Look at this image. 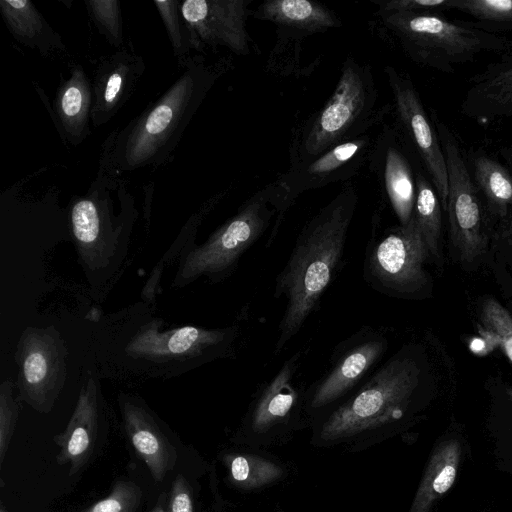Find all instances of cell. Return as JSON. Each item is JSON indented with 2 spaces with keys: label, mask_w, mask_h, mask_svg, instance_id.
<instances>
[{
  "label": "cell",
  "mask_w": 512,
  "mask_h": 512,
  "mask_svg": "<svg viewBox=\"0 0 512 512\" xmlns=\"http://www.w3.org/2000/svg\"><path fill=\"white\" fill-rule=\"evenodd\" d=\"M137 304L103 320L101 357L121 371L170 379L221 359L234 358L241 336L239 320L219 328L171 326Z\"/></svg>",
  "instance_id": "obj_1"
},
{
  "label": "cell",
  "mask_w": 512,
  "mask_h": 512,
  "mask_svg": "<svg viewBox=\"0 0 512 512\" xmlns=\"http://www.w3.org/2000/svg\"><path fill=\"white\" fill-rule=\"evenodd\" d=\"M229 66L226 57L208 62L201 53L192 55L164 93L108 135L100 148L98 170L122 177L170 163L187 126Z\"/></svg>",
  "instance_id": "obj_2"
},
{
  "label": "cell",
  "mask_w": 512,
  "mask_h": 512,
  "mask_svg": "<svg viewBox=\"0 0 512 512\" xmlns=\"http://www.w3.org/2000/svg\"><path fill=\"white\" fill-rule=\"evenodd\" d=\"M358 203L349 183L302 227L286 264L275 279L273 296L285 297L274 354H280L316 312L340 270L351 222Z\"/></svg>",
  "instance_id": "obj_3"
},
{
  "label": "cell",
  "mask_w": 512,
  "mask_h": 512,
  "mask_svg": "<svg viewBox=\"0 0 512 512\" xmlns=\"http://www.w3.org/2000/svg\"><path fill=\"white\" fill-rule=\"evenodd\" d=\"M68 232L95 296L113 283L125 261L138 217L133 195L122 177L97 170L82 195L66 207Z\"/></svg>",
  "instance_id": "obj_4"
},
{
  "label": "cell",
  "mask_w": 512,
  "mask_h": 512,
  "mask_svg": "<svg viewBox=\"0 0 512 512\" xmlns=\"http://www.w3.org/2000/svg\"><path fill=\"white\" fill-rule=\"evenodd\" d=\"M424 383L421 349L415 344L402 346L358 390L324 415L320 437L337 440L397 424L413 409Z\"/></svg>",
  "instance_id": "obj_5"
},
{
  "label": "cell",
  "mask_w": 512,
  "mask_h": 512,
  "mask_svg": "<svg viewBox=\"0 0 512 512\" xmlns=\"http://www.w3.org/2000/svg\"><path fill=\"white\" fill-rule=\"evenodd\" d=\"M287 214L280 186L267 184L241 204L237 212L202 244L190 238L180 253L172 287L187 286L199 278L212 284L229 278L241 257L272 225L266 246L273 244Z\"/></svg>",
  "instance_id": "obj_6"
},
{
  "label": "cell",
  "mask_w": 512,
  "mask_h": 512,
  "mask_svg": "<svg viewBox=\"0 0 512 512\" xmlns=\"http://www.w3.org/2000/svg\"><path fill=\"white\" fill-rule=\"evenodd\" d=\"M383 29L413 62L443 73L472 62L483 53L512 49V39L473 27L470 21L449 20L440 13L377 14Z\"/></svg>",
  "instance_id": "obj_7"
},
{
  "label": "cell",
  "mask_w": 512,
  "mask_h": 512,
  "mask_svg": "<svg viewBox=\"0 0 512 512\" xmlns=\"http://www.w3.org/2000/svg\"><path fill=\"white\" fill-rule=\"evenodd\" d=\"M378 99L371 66L347 56L332 95L293 142L290 164L368 133L391 109L378 106Z\"/></svg>",
  "instance_id": "obj_8"
},
{
  "label": "cell",
  "mask_w": 512,
  "mask_h": 512,
  "mask_svg": "<svg viewBox=\"0 0 512 512\" xmlns=\"http://www.w3.org/2000/svg\"><path fill=\"white\" fill-rule=\"evenodd\" d=\"M426 245L412 217L407 225H396L380 234L373 232L367 243L363 278L377 292L398 299L426 295L430 277Z\"/></svg>",
  "instance_id": "obj_9"
},
{
  "label": "cell",
  "mask_w": 512,
  "mask_h": 512,
  "mask_svg": "<svg viewBox=\"0 0 512 512\" xmlns=\"http://www.w3.org/2000/svg\"><path fill=\"white\" fill-rule=\"evenodd\" d=\"M446 162L448 176L447 216L450 240L463 263L480 258L489 241L490 216L472 180L466 154L452 131L437 113H431Z\"/></svg>",
  "instance_id": "obj_10"
},
{
  "label": "cell",
  "mask_w": 512,
  "mask_h": 512,
  "mask_svg": "<svg viewBox=\"0 0 512 512\" xmlns=\"http://www.w3.org/2000/svg\"><path fill=\"white\" fill-rule=\"evenodd\" d=\"M389 329L365 325L333 349L323 374L306 387L305 409L327 414L358 390L385 360Z\"/></svg>",
  "instance_id": "obj_11"
},
{
  "label": "cell",
  "mask_w": 512,
  "mask_h": 512,
  "mask_svg": "<svg viewBox=\"0 0 512 512\" xmlns=\"http://www.w3.org/2000/svg\"><path fill=\"white\" fill-rule=\"evenodd\" d=\"M20 397L41 413L52 410L67 374V348L54 327H28L17 343Z\"/></svg>",
  "instance_id": "obj_12"
},
{
  "label": "cell",
  "mask_w": 512,
  "mask_h": 512,
  "mask_svg": "<svg viewBox=\"0 0 512 512\" xmlns=\"http://www.w3.org/2000/svg\"><path fill=\"white\" fill-rule=\"evenodd\" d=\"M393 97L397 129L418 155L434 186L442 209H447L448 176L444 153L432 122L410 76L393 66L385 67Z\"/></svg>",
  "instance_id": "obj_13"
},
{
  "label": "cell",
  "mask_w": 512,
  "mask_h": 512,
  "mask_svg": "<svg viewBox=\"0 0 512 512\" xmlns=\"http://www.w3.org/2000/svg\"><path fill=\"white\" fill-rule=\"evenodd\" d=\"M375 140L369 133L338 144L309 160L290 164L276 182L287 211L305 191L355 176L369 161Z\"/></svg>",
  "instance_id": "obj_14"
},
{
  "label": "cell",
  "mask_w": 512,
  "mask_h": 512,
  "mask_svg": "<svg viewBox=\"0 0 512 512\" xmlns=\"http://www.w3.org/2000/svg\"><path fill=\"white\" fill-rule=\"evenodd\" d=\"M250 0H185L181 13L190 31L193 49L223 47L236 55L250 52L246 28Z\"/></svg>",
  "instance_id": "obj_15"
},
{
  "label": "cell",
  "mask_w": 512,
  "mask_h": 512,
  "mask_svg": "<svg viewBox=\"0 0 512 512\" xmlns=\"http://www.w3.org/2000/svg\"><path fill=\"white\" fill-rule=\"evenodd\" d=\"M104 412L99 377L89 371L66 428L54 437V443L59 447L57 463L68 466L70 475L80 472L92 457Z\"/></svg>",
  "instance_id": "obj_16"
},
{
  "label": "cell",
  "mask_w": 512,
  "mask_h": 512,
  "mask_svg": "<svg viewBox=\"0 0 512 512\" xmlns=\"http://www.w3.org/2000/svg\"><path fill=\"white\" fill-rule=\"evenodd\" d=\"M146 69L130 41L113 54L99 57L92 73L94 128L109 122L133 96Z\"/></svg>",
  "instance_id": "obj_17"
},
{
  "label": "cell",
  "mask_w": 512,
  "mask_h": 512,
  "mask_svg": "<svg viewBox=\"0 0 512 512\" xmlns=\"http://www.w3.org/2000/svg\"><path fill=\"white\" fill-rule=\"evenodd\" d=\"M117 402L124 431L157 482L164 480L177 462L175 446L163 432L158 419L145 400L137 394L119 392Z\"/></svg>",
  "instance_id": "obj_18"
},
{
  "label": "cell",
  "mask_w": 512,
  "mask_h": 512,
  "mask_svg": "<svg viewBox=\"0 0 512 512\" xmlns=\"http://www.w3.org/2000/svg\"><path fill=\"white\" fill-rule=\"evenodd\" d=\"M381 176L389 203L400 225H407L416 200V179L397 128L385 127L375 140L369 158Z\"/></svg>",
  "instance_id": "obj_19"
},
{
  "label": "cell",
  "mask_w": 512,
  "mask_h": 512,
  "mask_svg": "<svg viewBox=\"0 0 512 512\" xmlns=\"http://www.w3.org/2000/svg\"><path fill=\"white\" fill-rule=\"evenodd\" d=\"M460 111L478 121L512 118V49L469 79Z\"/></svg>",
  "instance_id": "obj_20"
},
{
  "label": "cell",
  "mask_w": 512,
  "mask_h": 512,
  "mask_svg": "<svg viewBox=\"0 0 512 512\" xmlns=\"http://www.w3.org/2000/svg\"><path fill=\"white\" fill-rule=\"evenodd\" d=\"M92 108L91 78L81 64L73 62L69 66V76L60 80L50 108L64 143L76 147L91 134Z\"/></svg>",
  "instance_id": "obj_21"
},
{
  "label": "cell",
  "mask_w": 512,
  "mask_h": 512,
  "mask_svg": "<svg viewBox=\"0 0 512 512\" xmlns=\"http://www.w3.org/2000/svg\"><path fill=\"white\" fill-rule=\"evenodd\" d=\"M0 12L8 31L20 44L49 60L62 59L68 55L62 37L33 2L0 0Z\"/></svg>",
  "instance_id": "obj_22"
},
{
  "label": "cell",
  "mask_w": 512,
  "mask_h": 512,
  "mask_svg": "<svg viewBox=\"0 0 512 512\" xmlns=\"http://www.w3.org/2000/svg\"><path fill=\"white\" fill-rule=\"evenodd\" d=\"M253 15L274 23L278 30L296 32L300 38L341 26L331 9L311 0H266Z\"/></svg>",
  "instance_id": "obj_23"
},
{
  "label": "cell",
  "mask_w": 512,
  "mask_h": 512,
  "mask_svg": "<svg viewBox=\"0 0 512 512\" xmlns=\"http://www.w3.org/2000/svg\"><path fill=\"white\" fill-rule=\"evenodd\" d=\"M466 160L472 180L491 218L499 223L512 216V172L482 149L471 150Z\"/></svg>",
  "instance_id": "obj_24"
},
{
  "label": "cell",
  "mask_w": 512,
  "mask_h": 512,
  "mask_svg": "<svg viewBox=\"0 0 512 512\" xmlns=\"http://www.w3.org/2000/svg\"><path fill=\"white\" fill-rule=\"evenodd\" d=\"M462 447L457 439H447L433 450L409 512H430L434 503L454 484Z\"/></svg>",
  "instance_id": "obj_25"
},
{
  "label": "cell",
  "mask_w": 512,
  "mask_h": 512,
  "mask_svg": "<svg viewBox=\"0 0 512 512\" xmlns=\"http://www.w3.org/2000/svg\"><path fill=\"white\" fill-rule=\"evenodd\" d=\"M416 200L413 219L426 245L430 262L442 265V206L431 181L421 170L415 172Z\"/></svg>",
  "instance_id": "obj_26"
},
{
  "label": "cell",
  "mask_w": 512,
  "mask_h": 512,
  "mask_svg": "<svg viewBox=\"0 0 512 512\" xmlns=\"http://www.w3.org/2000/svg\"><path fill=\"white\" fill-rule=\"evenodd\" d=\"M228 189L222 190L211 196L188 218L185 225L182 227L178 237L170 246L169 250L163 255L159 262L155 265L150 277L146 281L143 290L142 298L146 304H152L157 294V287L161 279L163 270L166 265L172 263L173 258L179 257L187 241L193 236L197 235L198 229L204 219L215 209V207L225 198Z\"/></svg>",
  "instance_id": "obj_27"
},
{
  "label": "cell",
  "mask_w": 512,
  "mask_h": 512,
  "mask_svg": "<svg viewBox=\"0 0 512 512\" xmlns=\"http://www.w3.org/2000/svg\"><path fill=\"white\" fill-rule=\"evenodd\" d=\"M449 9L469 15L471 25L488 33H512V0H449Z\"/></svg>",
  "instance_id": "obj_28"
},
{
  "label": "cell",
  "mask_w": 512,
  "mask_h": 512,
  "mask_svg": "<svg viewBox=\"0 0 512 512\" xmlns=\"http://www.w3.org/2000/svg\"><path fill=\"white\" fill-rule=\"evenodd\" d=\"M155 8L162 20L171 44L173 55L180 68L191 56L192 39L181 13L179 0H154Z\"/></svg>",
  "instance_id": "obj_29"
},
{
  "label": "cell",
  "mask_w": 512,
  "mask_h": 512,
  "mask_svg": "<svg viewBox=\"0 0 512 512\" xmlns=\"http://www.w3.org/2000/svg\"><path fill=\"white\" fill-rule=\"evenodd\" d=\"M482 333L494 340L512 364V316L497 300L488 298L481 306Z\"/></svg>",
  "instance_id": "obj_30"
},
{
  "label": "cell",
  "mask_w": 512,
  "mask_h": 512,
  "mask_svg": "<svg viewBox=\"0 0 512 512\" xmlns=\"http://www.w3.org/2000/svg\"><path fill=\"white\" fill-rule=\"evenodd\" d=\"M87 12L95 27L107 42L121 49L124 43L123 20L117 0H85Z\"/></svg>",
  "instance_id": "obj_31"
},
{
  "label": "cell",
  "mask_w": 512,
  "mask_h": 512,
  "mask_svg": "<svg viewBox=\"0 0 512 512\" xmlns=\"http://www.w3.org/2000/svg\"><path fill=\"white\" fill-rule=\"evenodd\" d=\"M142 490L131 480L118 479L110 493L81 512H137Z\"/></svg>",
  "instance_id": "obj_32"
},
{
  "label": "cell",
  "mask_w": 512,
  "mask_h": 512,
  "mask_svg": "<svg viewBox=\"0 0 512 512\" xmlns=\"http://www.w3.org/2000/svg\"><path fill=\"white\" fill-rule=\"evenodd\" d=\"M231 475L238 483L249 486L260 485L276 478L281 470L258 458L237 456L230 464Z\"/></svg>",
  "instance_id": "obj_33"
},
{
  "label": "cell",
  "mask_w": 512,
  "mask_h": 512,
  "mask_svg": "<svg viewBox=\"0 0 512 512\" xmlns=\"http://www.w3.org/2000/svg\"><path fill=\"white\" fill-rule=\"evenodd\" d=\"M18 405L13 397V384L4 380L0 385V464L3 465L8 447L15 431Z\"/></svg>",
  "instance_id": "obj_34"
},
{
  "label": "cell",
  "mask_w": 512,
  "mask_h": 512,
  "mask_svg": "<svg viewBox=\"0 0 512 512\" xmlns=\"http://www.w3.org/2000/svg\"><path fill=\"white\" fill-rule=\"evenodd\" d=\"M377 14L389 12H430L442 14L449 9V0H379L373 1Z\"/></svg>",
  "instance_id": "obj_35"
},
{
  "label": "cell",
  "mask_w": 512,
  "mask_h": 512,
  "mask_svg": "<svg viewBox=\"0 0 512 512\" xmlns=\"http://www.w3.org/2000/svg\"><path fill=\"white\" fill-rule=\"evenodd\" d=\"M166 512H194L193 491L182 474H178L171 484Z\"/></svg>",
  "instance_id": "obj_36"
},
{
  "label": "cell",
  "mask_w": 512,
  "mask_h": 512,
  "mask_svg": "<svg viewBox=\"0 0 512 512\" xmlns=\"http://www.w3.org/2000/svg\"><path fill=\"white\" fill-rule=\"evenodd\" d=\"M495 237L498 242L506 248L509 258L512 262V216L507 220L499 223V228L496 232Z\"/></svg>",
  "instance_id": "obj_37"
},
{
  "label": "cell",
  "mask_w": 512,
  "mask_h": 512,
  "mask_svg": "<svg viewBox=\"0 0 512 512\" xmlns=\"http://www.w3.org/2000/svg\"><path fill=\"white\" fill-rule=\"evenodd\" d=\"M145 214H144V219H145V223H146V229L147 231L149 230L150 228V222H151V206H152V196H153V185L149 186L148 187H145Z\"/></svg>",
  "instance_id": "obj_38"
},
{
  "label": "cell",
  "mask_w": 512,
  "mask_h": 512,
  "mask_svg": "<svg viewBox=\"0 0 512 512\" xmlns=\"http://www.w3.org/2000/svg\"><path fill=\"white\" fill-rule=\"evenodd\" d=\"M167 500H168L167 493L166 492L160 493V495L158 496V498L155 502L154 507L152 508V510L150 512H166Z\"/></svg>",
  "instance_id": "obj_39"
},
{
  "label": "cell",
  "mask_w": 512,
  "mask_h": 512,
  "mask_svg": "<svg viewBox=\"0 0 512 512\" xmlns=\"http://www.w3.org/2000/svg\"><path fill=\"white\" fill-rule=\"evenodd\" d=\"M499 154L503 158V161L506 163V166L512 172V145L501 147Z\"/></svg>",
  "instance_id": "obj_40"
},
{
  "label": "cell",
  "mask_w": 512,
  "mask_h": 512,
  "mask_svg": "<svg viewBox=\"0 0 512 512\" xmlns=\"http://www.w3.org/2000/svg\"><path fill=\"white\" fill-rule=\"evenodd\" d=\"M0 512H9V511L5 508V506H4V504H3V503H1V505H0Z\"/></svg>",
  "instance_id": "obj_41"
},
{
  "label": "cell",
  "mask_w": 512,
  "mask_h": 512,
  "mask_svg": "<svg viewBox=\"0 0 512 512\" xmlns=\"http://www.w3.org/2000/svg\"><path fill=\"white\" fill-rule=\"evenodd\" d=\"M507 394L510 397V399L512 400V388L507 389Z\"/></svg>",
  "instance_id": "obj_42"
}]
</instances>
